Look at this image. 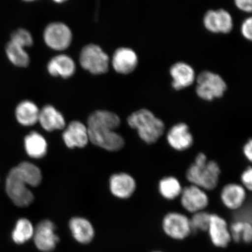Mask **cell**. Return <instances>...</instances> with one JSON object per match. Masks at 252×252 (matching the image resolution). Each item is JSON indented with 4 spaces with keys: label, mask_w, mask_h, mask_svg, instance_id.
Wrapping results in <instances>:
<instances>
[{
    "label": "cell",
    "mask_w": 252,
    "mask_h": 252,
    "mask_svg": "<svg viewBox=\"0 0 252 252\" xmlns=\"http://www.w3.org/2000/svg\"><path fill=\"white\" fill-rule=\"evenodd\" d=\"M121 122L115 113L108 110L94 112L87 122L89 141L94 146L111 152L121 150L125 146V140L115 131L121 126Z\"/></svg>",
    "instance_id": "6da1fadb"
},
{
    "label": "cell",
    "mask_w": 252,
    "mask_h": 252,
    "mask_svg": "<svg viewBox=\"0 0 252 252\" xmlns=\"http://www.w3.org/2000/svg\"><path fill=\"white\" fill-rule=\"evenodd\" d=\"M220 169L218 163L208 160L203 153H199L194 163L189 167L187 179L191 185L203 189L204 190H213L218 186Z\"/></svg>",
    "instance_id": "7a4b0ae2"
},
{
    "label": "cell",
    "mask_w": 252,
    "mask_h": 252,
    "mask_svg": "<svg viewBox=\"0 0 252 252\" xmlns=\"http://www.w3.org/2000/svg\"><path fill=\"white\" fill-rule=\"evenodd\" d=\"M127 124L137 131L142 141L148 144L156 143L164 133V123L149 109H141L131 113Z\"/></svg>",
    "instance_id": "3957f363"
},
{
    "label": "cell",
    "mask_w": 252,
    "mask_h": 252,
    "mask_svg": "<svg viewBox=\"0 0 252 252\" xmlns=\"http://www.w3.org/2000/svg\"><path fill=\"white\" fill-rule=\"evenodd\" d=\"M30 184L18 166L9 171L6 179V192L13 203L19 207H27L32 204L34 194L28 188Z\"/></svg>",
    "instance_id": "277c9868"
},
{
    "label": "cell",
    "mask_w": 252,
    "mask_h": 252,
    "mask_svg": "<svg viewBox=\"0 0 252 252\" xmlns=\"http://www.w3.org/2000/svg\"><path fill=\"white\" fill-rule=\"evenodd\" d=\"M196 93L200 99L212 101L222 97L227 85L220 75L210 71H203L196 76Z\"/></svg>",
    "instance_id": "5b68a950"
},
{
    "label": "cell",
    "mask_w": 252,
    "mask_h": 252,
    "mask_svg": "<svg viewBox=\"0 0 252 252\" xmlns=\"http://www.w3.org/2000/svg\"><path fill=\"white\" fill-rule=\"evenodd\" d=\"M80 62L82 67L93 74H102L109 70L108 55L94 44L85 46L81 50Z\"/></svg>",
    "instance_id": "8992f818"
},
{
    "label": "cell",
    "mask_w": 252,
    "mask_h": 252,
    "mask_svg": "<svg viewBox=\"0 0 252 252\" xmlns=\"http://www.w3.org/2000/svg\"><path fill=\"white\" fill-rule=\"evenodd\" d=\"M162 226L165 234L173 239L182 241L192 232L190 219L185 214L170 212L163 217Z\"/></svg>",
    "instance_id": "52a82bcc"
},
{
    "label": "cell",
    "mask_w": 252,
    "mask_h": 252,
    "mask_svg": "<svg viewBox=\"0 0 252 252\" xmlns=\"http://www.w3.org/2000/svg\"><path fill=\"white\" fill-rule=\"evenodd\" d=\"M37 249L43 252H52L58 245L60 238L56 234V226L52 220H41L34 228L33 236Z\"/></svg>",
    "instance_id": "ba28073f"
},
{
    "label": "cell",
    "mask_w": 252,
    "mask_h": 252,
    "mask_svg": "<svg viewBox=\"0 0 252 252\" xmlns=\"http://www.w3.org/2000/svg\"><path fill=\"white\" fill-rule=\"evenodd\" d=\"M46 45L53 50L62 51L70 46L72 36L71 31L64 24L53 23L47 25L43 33Z\"/></svg>",
    "instance_id": "9c48e42d"
},
{
    "label": "cell",
    "mask_w": 252,
    "mask_h": 252,
    "mask_svg": "<svg viewBox=\"0 0 252 252\" xmlns=\"http://www.w3.org/2000/svg\"><path fill=\"white\" fill-rule=\"evenodd\" d=\"M180 197L182 207L192 214L204 211L209 204L206 190L196 185L183 188Z\"/></svg>",
    "instance_id": "30bf717a"
},
{
    "label": "cell",
    "mask_w": 252,
    "mask_h": 252,
    "mask_svg": "<svg viewBox=\"0 0 252 252\" xmlns=\"http://www.w3.org/2000/svg\"><path fill=\"white\" fill-rule=\"evenodd\" d=\"M207 231L211 242L217 248L227 247L232 241L227 222L216 214H210V223Z\"/></svg>",
    "instance_id": "8fae6325"
},
{
    "label": "cell",
    "mask_w": 252,
    "mask_h": 252,
    "mask_svg": "<svg viewBox=\"0 0 252 252\" xmlns=\"http://www.w3.org/2000/svg\"><path fill=\"white\" fill-rule=\"evenodd\" d=\"M166 140L173 149L184 151L193 146L194 138L188 125L185 123H179L169 129L166 134Z\"/></svg>",
    "instance_id": "7c38bea8"
},
{
    "label": "cell",
    "mask_w": 252,
    "mask_h": 252,
    "mask_svg": "<svg viewBox=\"0 0 252 252\" xmlns=\"http://www.w3.org/2000/svg\"><path fill=\"white\" fill-rule=\"evenodd\" d=\"M135 179L127 173H115L110 176L109 189L111 193L120 199H127L136 190Z\"/></svg>",
    "instance_id": "4fadbf2b"
},
{
    "label": "cell",
    "mask_w": 252,
    "mask_h": 252,
    "mask_svg": "<svg viewBox=\"0 0 252 252\" xmlns=\"http://www.w3.org/2000/svg\"><path fill=\"white\" fill-rule=\"evenodd\" d=\"M169 74L172 79V87L180 91L193 85L196 79L194 68L187 63L179 62L172 65Z\"/></svg>",
    "instance_id": "5bb4252c"
},
{
    "label": "cell",
    "mask_w": 252,
    "mask_h": 252,
    "mask_svg": "<svg viewBox=\"0 0 252 252\" xmlns=\"http://www.w3.org/2000/svg\"><path fill=\"white\" fill-rule=\"evenodd\" d=\"M63 140L69 149L84 148L89 142L87 126L80 121H72L65 127Z\"/></svg>",
    "instance_id": "9a60e30c"
},
{
    "label": "cell",
    "mask_w": 252,
    "mask_h": 252,
    "mask_svg": "<svg viewBox=\"0 0 252 252\" xmlns=\"http://www.w3.org/2000/svg\"><path fill=\"white\" fill-rule=\"evenodd\" d=\"M112 64L114 70L121 74H128L133 72L138 64L136 52L129 47H120L113 54Z\"/></svg>",
    "instance_id": "2e32d148"
},
{
    "label": "cell",
    "mask_w": 252,
    "mask_h": 252,
    "mask_svg": "<svg viewBox=\"0 0 252 252\" xmlns=\"http://www.w3.org/2000/svg\"><path fill=\"white\" fill-rule=\"evenodd\" d=\"M247 196V189L242 185L234 183L224 186L220 192L222 203L231 210L236 211L244 207Z\"/></svg>",
    "instance_id": "e0dca14e"
},
{
    "label": "cell",
    "mask_w": 252,
    "mask_h": 252,
    "mask_svg": "<svg viewBox=\"0 0 252 252\" xmlns=\"http://www.w3.org/2000/svg\"><path fill=\"white\" fill-rule=\"evenodd\" d=\"M72 236L78 243L87 245L91 243L94 236V226L86 219L81 217H74L69 222Z\"/></svg>",
    "instance_id": "ac0fdd59"
},
{
    "label": "cell",
    "mask_w": 252,
    "mask_h": 252,
    "mask_svg": "<svg viewBox=\"0 0 252 252\" xmlns=\"http://www.w3.org/2000/svg\"><path fill=\"white\" fill-rule=\"evenodd\" d=\"M38 122L47 131L63 130L66 126L65 119L62 113L50 105L40 109Z\"/></svg>",
    "instance_id": "d6986e66"
},
{
    "label": "cell",
    "mask_w": 252,
    "mask_h": 252,
    "mask_svg": "<svg viewBox=\"0 0 252 252\" xmlns=\"http://www.w3.org/2000/svg\"><path fill=\"white\" fill-rule=\"evenodd\" d=\"M75 64L70 57L60 55L54 57L47 64V70L54 77L70 78L75 72Z\"/></svg>",
    "instance_id": "ffe728a7"
},
{
    "label": "cell",
    "mask_w": 252,
    "mask_h": 252,
    "mask_svg": "<svg viewBox=\"0 0 252 252\" xmlns=\"http://www.w3.org/2000/svg\"><path fill=\"white\" fill-rule=\"evenodd\" d=\"M24 146L28 155L33 159L42 158L46 155L48 148L45 137L34 131L25 137Z\"/></svg>",
    "instance_id": "44dd1931"
},
{
    "label": "cell",
    "mask_w": 252,
    "mask_h": 252,
    "mask_svg": "<svg viewBox=\"0 0 252 252\" xmlns=\"http://www.w3.org/2000/svg\"><path fill=\"white\" fill-rule=\"evenodd\" d=\"M40 109L31 100H24L15 109V116L19 124L24 126H32L38 122Z\"/></svg>",
    "instance_id": "7402d4cb"
},
{
    "label": "cell",
    "mask_w": 252,
    "mask_h": 252,
    "mask_svg": "<svg viewBox=\"0 0 252 252\" xmlns=\"http://www.w3.org/2000/svg\"><path fill=\"white\" fill-rule=\"evenodd\" d=\"M34 226L27 219H19L15 223L13 231L11 233V238L14 243L23 245L33 238Z\"/></svg>",
    "instance_id": "603a6c76"
},
{
    "label": "cell",
    "mask_w": 252,
    "mask_h": 252,
    "mask_svg": "<svg viewBox=\"0 0 252 252\" xmlns=\"http://www.w3.org/2000/svg\"><path fill=\"white\" fill-rule=\"evenodd\" d=\"M182 189L180 182L173 176H166L159 182V193L167 200H173L180 197Z\"/></svg>",
    "instance_id": "cb8c5ba5"
},
{
    "label": "cell",
    "mask_w": 252,
    "mask_h": 252,
    "mask_svg": "<svg viewBox=\"0 0 252 252\" xmlns=\"http://www.w3.org/2000/svg\"><path fill=\"white\" fill-rule=\"evenodd\" d=\"M6 53L9 61L20 67H26L30 64V56L25 47L10 40L6 46Z\"/></svg>",
    "instance_id": "d4e9b609"
},
{
    "label": "cell",
    "mask_w": 252,
    "mask_h": 252,
    "mask_svg": "<svg viewBox=\"0 0 252 252\" xmlns=\"http://www.w3.org/2000/svg\"><path fill=\"white\" fill-rule=\"evenodd\" d=\"M232 240L236 242L251 243L252 239L251 222L235 220L229 227Z\"/></svg>",
    "instance_id": "484cf974"
},
{
    "label": "cell",
    "mask_w": 252,
    "mask_h": 252,
    "mask_svg": "<svg viewBox=\"0 0 252 252\" xmlns=\"http://www.w3.org/2000/svg\"><path fill=\"white\" fill-rule=\"evenodd\" d=\"M216 11L219 33H229L234 28V21L231 14L224 9H219Z\"/></svg>",
    "instance_id": "4316f807"
},
{
    "label": "cell",
    "mask_w": 252,
    "mask_h": 252,
    "mask_svg": "<svg viewBox=\"0 0 252 252\" xmlns=\"http://www.w3.org/2000/svg\"><path fill=\"white\" fill-rule=\"evenodd\" d=\"M193 214L190 219L192 232L207 231L210 223V214L204 210Z\"/></svg>",
    "instance_id": "83f0119b"
},
{
    "label": "cell",
    "mask_w": 252,
    "mask_h": 252,
    "mask_svg": "<svg viewBox=\"0 0 252 252\" xmlns=\"http://www.w3.org/2000/svg\"><path fill=\"white\" fill-rule=\"evenodd\" d=\"M11 40L24 47H30L33 44L31 34L24 29H19L11 34Z\"/></svg>",
    "instance_id": "f1b7e54d"
},
{
    "label": "cell",
    "mask_w": 252,
    "mask_h": 252,
    "mask_svg": "<svg viewBox=\"0 0 252 252\" xmlns=\"http://www.w3.org/2000/svg\"><path fill=\"white\" fill-rule=\"evenodd\" d=\"M203 25L206 29L213 33H219L216 10L210 9L204 14Z\"/></svg>",
    "instance_id": "f546056e"
},
{
    "label": "cell",
    "mask_w": 252,
    "mask_h": 252,
    "mask_svg": "<svg viewBox=\"0 0 252 252\" xmlns=\"http://www.w3.org/2000/svg\"><path fill=\"white\" fill-rule=\"evenodd\" d=\"M242 185L247 189L251 191L252 189V168L251 166H248L241 175Z\"/></svg>",
    "instance_id": "4dcf8cb0"
},
{
    "label": "cell",
    "mask_w": 252,
    "mask_h": 252,
    "mask_svg": "<svg viewBox=\"0 0 252 252\" xmlns=\"http://www.w3.org/2000/svg\"><path fill=\"white\" fill-rule=\"evenodd\" d=\"M241 33L244 38L248 40L252 39V18L249 17L242 23L241 28Z\"/></svg>",
    "instance_id": "1f68e13d"
},
{
    "label": "cell",
    "mask_w": 252,
    "mask_h": 252,
    "mask_svg": "<svg viewBox=\"0 0 252 252\" xmlns=\"http://www.w3.org/2000/svg\"><path fill=\"white\" fill-rule=\"evenodd\" d=\"M236 7L239 10L251 13L252 9V0H234Z\"/></svg>",
    "instance_id": "d6a6232c"
},
{
    "label": "cell",
    "mask_w": 252,
    "mask_h": 252,
    "mask_svg": "<svg viewBox=\"0 0 252 252\" xmlns=\"http://www.w3.org/2000/svg\"><path fill=\"white\" fill-rule=\"evenodd\" d=\"M243 152L247 159L251 162L252 159V140L251 139L249 140L247 143L245 144L243 148Z\"/></svg>",
    "instance_id": "836d02e7"
},
{
    "label": "cell",
    "mask_w": 252,
    "mask_h": 252,
    "mask_svg": "<svg viewBox=\"0 0 252 252\" xmlns=\"http://www.w3.org/2000/svg\"><path fill=\"white\" fill-rule=\"evenodd\" d=\"M53 1L58 3H62L63 2L67 1V0H53Z\"/></svg>",
    "instance_id": "e575fe53"
},
{
    "label": "cell",
    "mask_w": 252,
    "mask_h": 252,
    "mask_svg": "<svg viewBox=\"0 0 252 252\" xmlns=\"http://www.w3.org/2000/svg\"><path fill=\"white\" fill-rule=\"evenodd\" d=\"M24 1L30 2V1H36V0H24Z\"/></svg>",
    "instance_id": "d590c367"
},
{
    "label": "cell",
    "mask_w": 252,
    "mask_h": 252,
    "mask_svg": "<svg viewBox=\"0 0 252 252\" xmlns=\"http://www.w3.org/2000/svg\"><path fill=\"white\" fill-rule=\"evenodd\" d=\"M163 252L157 251H154V252Z\"/></svg>",
    "instance_id": "8d00e7d4"
}]
</instances>
